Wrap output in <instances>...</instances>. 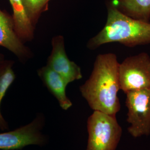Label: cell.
I'll return each mask as SVG.
<instances>
[{
	"mask_svg": "<svg viewBox=\"0 0 150 150\" xmlns=\"http://www.w3.org/2000/svg\"><path fill=\"white\" fill-rule=\"evenodd\" d=\"M107 21L102 30L91 38L87 48L95 50L104 44L119 43L128 47L150 43V22L126 16L106 2Z\"/></svg>",
	"mask_w": 150,
	"mask_h": 150,
	"instance_id": "obj_2",
	"label": "cell"
},
{
	"mask_svg": "<svg viewBox=\"0 0 150 150\" xmlns=\"http://www.w3.org/2000/svg\"><path fill=\"white\" fill-rule=\"evenodd\" d=\"M127 130L134 138L150 134V88L126 93Z\"/></svg>",
	"mask_w": 150,
	"mask_h": 150,
	"instance_id": "obj_4",
	"label": "cell"
},
{
	"mask_svg": "<svg viewBox=\"0 0 150 150\" xmlns=\"http://www.w3.org/2000/svg\"><path fill=\"white\" fill-rule=\"evenodd\" d=\"M28 18L35 27L42 13L48 10L51 0H21Z\"/></svg>",
	"mask_w": 150,
	"mask_h": 150,
	"instance_id": "obj_13",
	"label": "cell"
},
{
	"mask_svg": "<svg viewBox=\"0 0 150 150\" xmlns=\"http://www.w3.org/2000/svg\"><path fill=\"white\" fill-rule=\"evenodd\" d=\"M86 150H116L122 134V127L113 116L93 111L87 119Z\"/></svg>",
	"mask_w": 150,
	"mask_h": 150,
	"instance_id": "obj_3",
	"label": "cell"
},
{
	"mask_svg": "<svg viewBox=\"0 0 150 150\" xmlns=\"http://www.w3.org/2000/svg\"><path fill=\"white\" fill-rule=\"evenodd\" d=\"M38 73L45 85L58 101L60 107L64 110L69 109L72 103L66 95L67 84L64 79L47 66L40 69Z\"/></svg>",
	"mask_w": 150,
	"mask_h": 150,
	"instance_id": "obj_9",
	"label": "cell"
},
{
	"mask_svg": "<svg viewBox=\"0 0 150 150\" xmlns=\"http://www.w3.org/2000/svg\"><path fill=\"white\" fill-rule=\"evenodd\" d=\"M52 49L46 66L59 74L68 85L82 77L81 68L67 57L64 47V38L59 35L52 40Z\"/></svg>",
	"mask_w": 150,
	"mask_h": 150,
	"instance_id": "obj_7",
	"label": "cell"
},
{
	"mask_svg": "<svg viewBox=\"0 0 150 150\" xmlns=\"http://www.w3.org/2000/svg\"><path fill=\"white\" fill-rule=\"evenodd\" d=\"M109 2L124 15L150 22V0H110Z\"/></svg>",
	"mask_w": 150,
	"mask_h": 150,
	"instance_id": "obj_10",
	"label": "cell"
},
{
	"mask_svg": "<svg viewBox=\"0 0 150 150\" xmlns=\"http://www.w3.org/2000/svg\"><path fill=\"white\" fill-rule=\"evenodd\" d=\"M13 10L15 31L22 41H31L34 36L35 27L26 14L21 0H9Z\"/></svg>",
	"mask_w": 150,
	"mask_h": 150,
	"instance_id": "obj_11",
	"label": "cell"
},
{
	"mask_svg": "<svg viewBox=\"0 0 150 150\" xmlns=\"http://www.w3.org/2000/svg\"><path fill=\"white\" fill-rule=\"evenodd\" d=\"M0 46L8 49L19 59L26 60L31 56L30 50L17 35L12 16L0 10Z\"/></svg>",
	"mask_w": 150,
	"mask_h": 150,
	"instance_id": "obj_8",
	"label": "cell"
},
{
	"mask_svg": "<svg viewBox=\"0 0 150 150\" xmlns=\"http://www.w3.org/2000/svg\"><path fill=\"white\" fill-rule=\"evenodd\" d=\"M42 119H35L28 123L13 131L0 134V149H22L29 145H43L46 137L41 132Z\"/></svg>",
	"mask_w": 150,
	"mask_h": 150,
	"instance_id": "obj_6",
	"label": "cell"
},
{
	"mask_svg": "<svg viewBox=\"0 0 150 150\" xmlns=\"http://www.w3.org/2000/svg\"><path fill=\"white\" fill-rule=\"evenodd\" d=\"M13 62L11 61H2L0 62V106L3 98L13 81L16 75L12 70ZM8 129V124L3 117L0 110V129L5 130Z\"/></svg>",
	"mask_w": 150,
	"mask_h": 150,
	"instance_id": "obj_12",
	"label": "cell"
},
{
	"mask_svg": "<svg viewBox=\"0 0 150 150\" xmlns=\"http://www.w3.org/2000/svg\"><path fill=\"white\" fill-rule=\"evenodd\" d=\"M119 65L116 54H98L89 79L80 87L82 97L93 111L116 116L120 111Z\"/></svg>",
	"mask_w": 150,
	"mask_h": 150,
	"instance_id": "obj_1",
	"label": "cell"
},
{
	"mask_svg": "<svg viewBox=\"0 0 150 150\" xmlns=\"http://www.w3.org/2000/svg\"><path fill=\"white\" fill-rule=\"evenodd\" d=\"M2 61H4V56L3 54H0V62H2Z\"/></svg>",
	"mask_w": 150,
	"mask_h": 150,
	"instance_id": "obj_14",
	"label": "cell"
},
{
	"mask_svg": "<svg viewBox=\"0 0 150 150\" xmlns=\"http://www.w3.org/2000/svg\"><path fill=\"white\" fill-rule=\"evenodd\" d=\"M120 90L150 88V56L146 52L126 57L119 65Z\"/></svg>",
	"mask_w": 150,
	"mask_h": 150,
	"instance_id": "obj_5",
	"label": "cell"
}]
</instances>
